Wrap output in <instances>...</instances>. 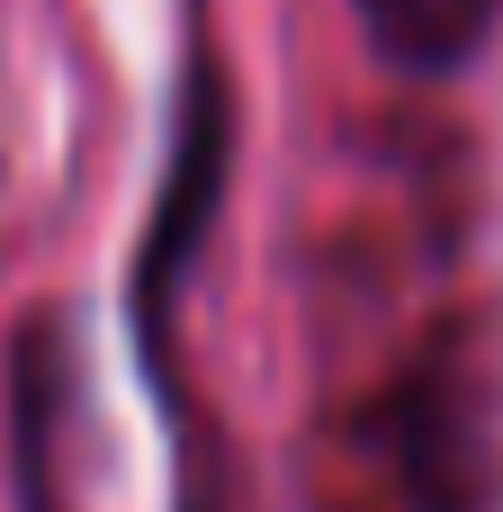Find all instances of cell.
<instances>
[{
	"label": "cell",
	"mask_w": 503,
	"mask_h": 512,
	"mask_svg": "<svg viewBox=\"0 0 503 512\" xmlns=\"http://www.w3.org/2000/svg\"><path fill=\"white\" fill-rule=\"evenodd\" d=\"M360 9L396 63H459L495 27V0H360Z\"/></svg>",
	"instance_id": "1"
}]
</instances>
